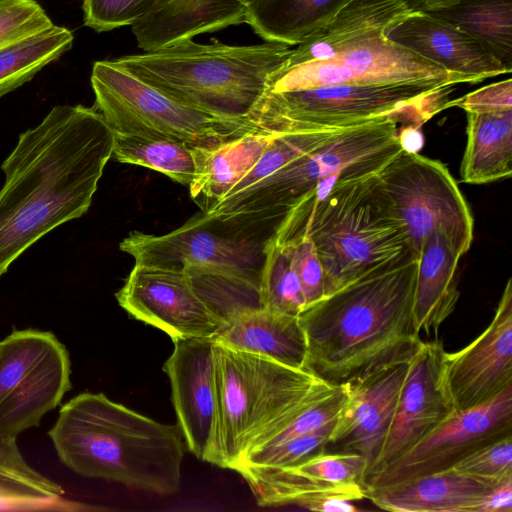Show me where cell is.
Instances as JSON below:
<instances>
[{
    "instance_id": "obj_1",
    "label": "cell",
    "mask_w": 512,
    "mask_h": 512,
    "mask_svg": "<svg viewBox=\"0 0 512 512\" xmlns=\"http://www.w3.org/2000/svg\"><path fill=\"white\" fill-rule=\"evenodd\" d=\"M114 134L83 105L54 106L1 164L0 278L31 245L84 215L112 157Z\"/></svg>"
},
{
    "instance_id": "obj_2",
    "label": "cell",
    "mask_w": 512,
    "mask_h": 512,
    "mask_svg": "<svg viewBox=\"0 0 512 512\" xmlns=\"http://www.w3.org/2000/svg\"><path fill=\"white\" fill-rule=\"evenodd\" d=\"M416 271L417 260L404 258L303 310L304 369L340 385L408 362L423 341L414 317Z\"/></svg>"
},
{
    "instance_id": "obj_3",
    "label": "cell",
    "mask_w": 512,
    "mask_h": 512,
    "mask_svg": "<svg viewBox=\"0 0 512 512\" xmlns=\"http://www.w3.org/2000/svg\"><path fill=\"white\" fill-rule=\"evenodd\" d=\"M48 435L60 461L78 475L171 495L181 485L187 449L176 425L110 400L81 393L65 403Z\"/></svg>"
},
{
    "instance_id": "obj_4",
    "label": "cell",
    "mask_w": 512,
    "mask_h": 512,
    "mask_svg": "<svg viewBox=\"0 0 512 512\" xmlns=\"http://www.w3.org/2000/svg\"><path fill=\"white\" fill-rule=\"evenodd\" d=\"M308 236L323 266L326 296L384 266L412 257L378 172L322 182L305 193L276 225L270 242Z\"/></svg>"
},
{
    "instance_id": "obj_5",
    "label": "cell",
    "mask_w": 512,
    "mask_h": 512,
    "mask_svg": "<svg viewBox=\"0 0 512 512\" xmlns=\"http://www.w3.org/2000/svg\"><path fill=\"white\" fill-rule=\"evenodd\" d=\"M291 51V46L272 41L236 46L187 39L113 62L184 105L219 118L249 122L268 77Z\"/></svg>"
},
{
    "instance_id": "obj_6",
    "label": "cell",
    "mask_w": 512,
    "mask_h": 512,
    "mask_svg": "<svg viewBox=\"0 0 512 512\" xmlns=\"http://www.w3.org/2000/svg\"><path fill=\"white\" fill-rule=\"evenodd\" d=\"M423 124L413 118L390 117L343 128L251 189L215 203L203 215L209 222L224 224L280 221L318 183L379 172L404 150L403 128Z\"/></svg>"
},
{
    "instance_id": "obj_7",
    "label": "cell",
    "mask_w": 512,
    "mask_h": 512,
    "mask_svg": "<svg viewBox=\"0 0 512 512\" xmlns=\"http://www.w3.org/2000/svg\"><path fill=\"white\" fill-rule=\"evenodd\" d=\"M219 463L235 470L269 425L331 386L305 369L214 342Z\"/></svg>"
},
{
    "instance_id": "obj_8",
    "label": "cell",
    "mask_w": 512,
    "mask_h": 512,
    "mask_svg": "<svg viewBox=\"0 0 512 512\" xmlns=\"http://www.w3.org/2000/svg\"><path fill=\"white\" fill-rule=\"evenodd\" d=\"M455 86L336 84L263 94L248 121L273 132L342 129L390 117L425 123L451 107Z\"/></svg>"
},
{
    "instance_id": "obj_9",
    "label": "cell",
    "mask_w": 512,
    "mask_h": 512,
    "mask_svg": "<svg viewBox=\"0 0 512 512\" xmlns=\"http://www.w3.org/2000/svg\"><path fill=\"white\" fill-rule=\"evenodd\" d=\"M91 86L94 108L115 136L167 137L194 147H209L255 127L184 105L117 66L96 61Z\"/></svg>"
},
{
    "instance_id": "obj_10",
    "label": "cell",
    "mask_w": 512,
    "mask_h": 512,
    "mask_svg": "<svg viewBox=\"0 0 512 512\" xmlns=\"http://www.w3.org/2000/svg\"><path fill=\"white\" fill-rule=\"evenodd\" d=\"M378 177L414 260L434 231L442 233L461 256L468 252L473 241V216L442 162L402 150Z\"/></svg>"
},
{
    "instance_id": "obj_11",
    "label": "cell",
    "mask_w": 512,
    "mask_h": 512,
    "mask_svg": "<svg viewBox=\"0 0 512 512\" xmlns=\"http://www.w3.org/2000/svg\"><path fill=\"white\" fill-rule=\"evenodd\" d=\"M70 372L69 353L50 331L14 329L0 341V442L38 427L72 388Z\"/></svg>"
},
{
    "instance_id": "obj_12",
    "label": "cell",
    "mask_w": 512,
    "mask_h": 512,
    "mask_svg": "<svg viewBox=\"0 0 512 512\" xmlns=\"http://www.w3.org/2000/svg\"><path fill=\"white\" fill-rule=\"evenodd\" d=\"M209 227L203 215L163 235L133 231L119 248L131 255L136 265L213 277L259 291L263 247Z\"/></svg>"
},
{
    "instance_id": "obj_13",
    "label": "cell",
    "mask_w": 512,
    "mask_h": 512,
    "mask_svg": "<svg viewBox=\"0 0 512 512\" xmlns=\"http://www.w3.org/2000/svg\"><path fill=\"white\" fill-rule=\"evenodd\" d=\"M469 83L414 52L373 34L330 59L280 66L269 77L263 94L336 84L387 85Z\"/></svg>"
},
{
    "instance_id": "obj_14",
    "label": "cell",
    "mask_w": 512,
    "mask_h": 512,
    "mask_svg": "<svg viewBox=\"0 0 512 512\" xmlns=\"http://www.w3.org/2000/svg\"><path fill=\"white\" fill-rule=\"evenodd\" d=\"M512 434V384L487 402L455 410L400 457L372 473L364 493L450 470L475 449Z\"/></svg>"
},
{
    "instance_id": "obj_15",
    "label": "cell",
    "mask_w": 512,
    "mask_h": 512,
    "mask_svg": "<svg viewBox=\"0 0 512 512\" xmlns=\"http://www.w3.org/2000/svg\"><path fill=\"white\" fill-rule=\"evenodd\" d=\"M163 366L187 448L200 460L219 463L218 402L212 337L174 340Z\"/></svg>"
},
{
    "instance_id": "obj_16",
    "label": "cell",
    "mask_w": 512,
    "mask_h": 512,
    "mask_svg": "<svg viewBox=\"0 0 512 512\" xmlns=\"http://www.w3.org/2000/svg\"><path fill=\"white\" fill-rule=\"evenodd\" d=\"M115 296L130 316L162 330L173 341L213 337L220 328L187 272L135 264Z\"/></svg>"
},
{
    "instance_id": "obj_17",
    "label": "cell",
    "mask_w": 512,
    "mask_h": 512,
    "mask_svg": "<svg viewBox=\"0 0 512 512\" xmlns=\"http://www.w3.org/2000/svg\"><path fill=\"white\" fill-rule=\"evenodd\" d=\"M444 382L455 410L481 405L512 384V285L509 278L487 328L444 354Z\"/></svg>"
},
{
    "instance_id": "obj_18",
    "label": "cell",
    "mask_w": 512,
    "mask_h": 512,
    "mask_svg": "<svg viewBox=\"0 0 512 512\" xmlns=\"http://www.w3.org/2000/svg\"><path fill=\"white\" fill-rule=\"evenodd\" d=\"M445 352L439 339L422 341L409 360L385 443L372 473L400 457L455 411L443 377Z\"/></svg>"
},
{
    "instance_id": "obj_19",
    "label": "cell",
    "mask_w": 512,
    "mask_h": 512,
    "mask_svg": "<svg viewBox=\"0 0 512 512\" xmlns=\"http://www.w3.org/2000/svg\"><path fill=\"white\" fill-rule=\"evenodd\" d=\"M408 362L344 383L347 397L335 418L326 446L333 452L361 455L367 464L366 478L374 471L381 455Z\"/></svg>"
},
{
    "instance_id": "obj_20",
    "label": "cell",
    "mask_w": 512,
    "mask_h": 512,
    "mask_svg": "<svg viewBox=\"0 0 512 512\" xmlns=\"http://www.w3.org/2000/svg\"><path fill=\"white\" fill-rule=\"evenodd\" d=\"M385 35L447 72L466 78L469 83L511 72L478 39L421 9L404 15Z\"/></svg>"
},
{
    "instance_id": "obj_21",
    "label": "cell",
    "mask_w": 512,
    "mask_h": 512,
    "mask_svg": "<svg viewBox=\"0 0 512 512\" xmlns=\"http://www.w3.org/2000/svg\"><path fill=\"white\" fill-rule=\"evenodd\" d=\"M246 22V6L237 0H156L132 25L145 52L194 36Z\"/></svg>"
},
{
    "instance_id": "obj_22",
    "label": "cell",
    "mask_w": 512,
    "mask_h": 512,
    "mask_svg": "<svg viewBox=\"0 0 512 512\" xmlns=\"http://www.w3.org/2000/svg\"><path fill=\"white\" fill-rule=\"evenodd\" d=\"M416 9L408 0H351L327 23L292 48L282 66L327 60Z\"/></svg>"
},
{
    "instance_id": "obj_23",
    "label": "cell",
    "mask_w": 512,
    "mask_h": 512,
    "mask_svg": "<svg viewBox=\"0 0 512 512\" xmlns=\"http://www.w3.org/2000/svg\"><path fill=\"white\" fill-rule=\"evenodd\" d=\"M494 485L447 470L367 491L365 498L394 512H477Z\"/></svg>"
},
{
    "instance_id": "obj_24",
    "label": "cell",
    "mask_w": 512,
    "mask_h": 512,
    "mask_svg": "<svg viewBox=\"0 0 512 512\" xmlns=\"http://www.w3.org/2000/svg\"><path fill=\"white\" fill-rule=\"evenodd\" d=\"M212 338L215 343L231 349L304 369L307 347L299 316L263 307L246 310L223 324Z\"/></svg>"
},
{
    "instance_id": "obj_25",
    "label": "cell",
    "mask_w": 512,
    "mask_h": 512,
    "mask_svg": "<svg viewBox=\"0 0 512 512\" xmlns=\"http://www.w3.org/2000/svg\"><path fill=\"white\" fill-rule=\"evenodd\" d=\"M278 132L251 129L209 147H195L197 173L188 186L205 213L257 163Z\"/></svg>"
},
{
    "instance_id": "obj_26",
    "label": "cell",
    "mask_w": 512,
    "mask_h": 512,
    "mask_svg": "<svg viewBox=\"0 0 512 512\" xmlns=\"http://www.w3.org/2000/svg\"><path fill=\"white\" fill-rule=\"evenodd\" d=\"M462 256L440 232L426 237L417 260L414 317L418 330L435 335L454 311L460 292L457 268Z\"/></svg>"
},
{
    "instance_id": "obj_27",
    "label": "cell",
    "mask_w": 512,
    "mask_h": 512,
    "mask_svg": "<svg viewBox=\"0 0 512 512\" xmlns=\"http://www.w3.org/2000/svg\"><path fill=\"white\" fill-rule=\"evenodd\" d=\"M467 114V144L460 176L486 184L512 174V109Z\"/></svg>"
},
{
    "instance_id": "obj_28",
    "label": "cell",
    "mask_w": 512,
    "mask_h": 512,
    "mask_svg": "<svg viewBox=\"0 0 512 512\" xmlns=\"http://www.w3.org/2000/svg\"><path fill=\"white\" fill-rule=\"evenodd\" d=\"M98 508L65 498L63 487L34 470L16 439L0 442V511H89Z\"/></svg>"
},
{
    "instance_id": "obj_29",
    "label": "cell",
    "mask_w": 512,
    "mask_h": 512,
    "mask_svg": "<svg viewBox=\"0 0 512 512\" xmlns=\"http://www.w3.org/2000/svg\"><path fill=\"white\" fill-rule=\"evenodd\" d=\"M351 0H256L246 6V23L265 41L296 46Z\"/></svg>"
},
{
    "instance_id": "obj_30",
    "label": "cell",
    "mask_w": 512,
    "mask_h": 512,
    "mask_svg": "<svg viewBox=\"0 0 512 512\" xmlns=\"http://www.w3.org/2000/svg\"><path fill=\"white\" fill-rule=\"evenodd\" d=\"M421 10L472 35L512 70V0H448Z\"/></svg>"
},
{
    "instance_id": "obj_31",
    "label": "cell",
    "mask_w": 512,
    "mask_h": 512,
    "mask_svg": "<svg viewBox=\"0 0 512 512\" xmlns=\"http://www.w3.org/2000/svg\"><path fill=\"white\" fill-rule=\"evenodd\" d=\"M248 483L258 505L274 507L297 505L316 496L337 494L352 501L365 498L361 485L338 486L311 480L293 467H240L236 470Z\"/></svg>"
},
{
    "instance_id": "obj_32",
    "label": "cell",
    "mask_w": 512,
    "mask_h": 512,
    "mask_svg": "<svg viewBox=\"0 0 512 512\" xmlns=\"http://www.w3.org/2000/svg\"><path fill=\"white\" fill-rule=\"evenodd\" d=\"M73 40L69 29L54 24L0 50V97L30 81L70 50Z\"/></svg>"
},
{
    "instance_id": "obj_33",
    "label": "cell",
    "mask_w": 512,
    "mask_h": 512,
    "mask_svg": "<svg viewBox=\"0 0 512 512\" xmlns=\"http://www.w3.org/2000/svg\"><path fill=\"white\" fill-rule=\"evenodd\" d=\"M111 158L155 170L185 186L197 173L195 147L167 137L114 135Z\"/></svg>"
},
{
    "instance_id": "obj_34",
    "label": "cell",
    "mask_w": 512,
    "mask_h": 512,
    "mask_svg": "<svg viewBox=\"0 0 512 512\" xmlns=\"http://www.w3.org/2000/svg\"><path fill=\"white\" fill-rule=\"evenodd\" d=\"M263 252L259 283L262 307L276 313L299 316L305 309V301L286 247L267 240Z\"/></svg>"
},
{
    "instance_id": "obj_35",
    "label": "cell",
    "mask_w": 512,
    "mask_h": 512,
    "mask_svg": "<svg viewBox=\"0 0 512 512\" xmlns=\"http://www.w3.org/2000/svg\"><path fill=\"white\" fill-rule=\"evenodd\" d=\"M334 421L335 419L315 431L280 444L248 451L235 468V471L240 467L284 468L299 464L308 457L324 451Z\"/></svg>"
},
{
    "instance_id": "obj_36",
    "label": "cell",
    "mask_w": 512,
    "mask_h": 512,
    "mask_svg": "<svg viewBox=\"0 0 512 512\" xmlns=\"http://www.w3.org/2000/svg\"><path fill=\"white\" fill-rule=\"evenodd\" d=\"M292 467L311 480L338 486L363 487L367 476L365 459L357 453L349 452L321 451Z\"/></svg>"
},
{
    "instance_id": "obj_37",
    "label": "cell",
    "mask_w": 512,
    "mask_h": 512,
    "mask_svg": "<svg viewBox=\"0 0 512 512\" xmlns=\"http://www.w3.org/2000/svg\"><path fill=\"white\" fill-rule=\"evenodd\" d=\"M450 470L492 485L512 477V434L475 449Z\"/></svg>"
},
{
    "instance_id": "obj_38",
    "label": "cell",
    "mask_w": 512,
    "mask_h": 512,
    "mask_svg": "<svg viewBox=\"0 0 512 512\" xmlns=\"http://www.w3.org/2000/svg\"><path fill=\"white\" fill-rule=\"evenodd\" d=\"M53 25L35 0H0V50Z\"/></svg>"
},
{
    "instance_id": "obj_39",
    "label": "cell",
    "mask_w": 512,
    "mask_h": 512,
    "mask_svg": "<svg viewBox=\"0 0 512 512\" xmlns=\"http://www.w3.org/2000/svg\"><path fill=\"white\" fill-rule=\"evenodd\" d=\"M155 1L83 0L84 25L97 32L132 26L151 9Z\"/></svg>"
},
{
    "instance_id": "obj_40",
    "label": "cell",
    "mask_w": 512,
    "mask_h": 512,
    "mask_svg": "<svg viewBox=\"0 0 512 512\" xmlns=\"http://www.w3.org/2000/svg\"><path fill=\"white\" fill-rule=\"evenodd\" d=\"M282 245L299 279L306 309L326 296L324 270L316 247L308 236Z\"/></svg>"
},
{
    "instance_id": "obj_41",
    "label": "cell",
    "mask_w": 512,
    "mask_h": 512,
    "mask_svg": "<svg viewBox=\"0 0 512 512\" xmlns=\"http://www.w3.org/2000/svg\"><path fill=\"white\" fill-rule=\"evenodd\" d=\"M466 113H482L512 109V80L490 84L451 101Z\"/></svg>"
},
{
    "instance_id": "obj_42",
    "label": "cell",
    "mask_w": 512,
    "mask_h": 512,
    "mask_svg": "<svg viewBox=\"0 0 512 512\" xmlns=\"http://www.w3.org/2000/svg\"><path fill=\"white\" fill-rule=\"evenodd\" d=\"M512 477L494 485L483 498L477 512H511Z\"/></svg>"
},
{
    "instance_id": "obj_43",
    "label": "cell",
    "mask_w": 512,
    "mask_h": 512,
    "mask_svg": "<svg viewBox=\"0 0 512 512\" xmlns=\"http://www.w3.org/2000/svg\"><path fill=\"white\" fill-rule=\"evenodd\" d=\"M345 496L329 494L300 501L297 506L318 512H355L358 508Z\"/></svg>"
},
{
    "instance_id": "obj_44",
    "label": "cell",
    "mask_w": 512,
    "mask_h": 512,
    "mask_svg": "<svg viewBox=\"0 0 512 512\" xmlns=\"http://www.w3.org/2000/svg\"><path fill=\"white\" fill-rule=\"evenodd\" d=\"M448 0H418L417 9H430L442 5Z\"/></svg>"
},
{
    "instance_id": "obj_45",
    "label": "cell",
    "mask_w": 512,
    "mask_h": 512,
    "mask_svg": "<svg viewBox=\"0 0 512 512\" xmlns=\"http://www.w3.org/2000/svg\"><path fill=\"white\" fill-rule=\"evenodd\" d=\"M239 1L240 3H242L243 5L247 6L248 4L256 1V0H237Z\"/></svg>"
},
{
    "instance_id": "obj_46",
    "label": "cell",
    "mask_w": 512,
    "mask_h": 512,
    "mask_svg": "<svg viewBox=\"0 0 512 512\" xmlns=\"http://www.w3.org/2000/svg\"><path fill=\"white\" fill-rule=\"evenodd\" d=\"M416 9L418 8V0H408Z\"/></svg>"
}]
</instances>
